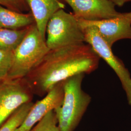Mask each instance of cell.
<instances>
[{"label": "cell", "instance_id": "obj_2", "mask_svg": "<svg viewBox=\"0 0 131 131\" xmlns=\"http://www.w3.org/2000/svg\"><path fill=\"white\" fill-rule=\"evenodd\" d=\"M84 74H79L64 81V99L61 106L54 110L61 131H74L91 101L82 89Z\"/></svg>", "mask_w": 131, "mask_h": 131}, {"label": "cell", "instance_id": "obj_3", "mask_svg": "<svg viewBox=\"0 0 131 131\" xmlns=\"http://www.w3.org/2000/svg\"><path fill=\"white\" fill-rule=\"evenodd\" d=\"M50 50L46 39L42 37L35 23L31 25L23 40L13 52L8 78H25L42 61Z\"/></svg>", "mask_w": 131, "mask_h": 131}, {"label": "cell", "instance_id": "obj_14", "mask_svg": "<svg viewBox=\"0 0 131 131\" xmlns=\"http://www.w3.org/2000/svg\"><path fill=\"white\" fill-rule=\"evenodd\" d=\"M30 131H61L54 111L48 113Z\"/></svg>", "mask_w": 131, "mask_h": 131}, {"label": "cell", "instance_id": "obj_7", "mask_svg": "<svg viewBox=\"0 0 131 131\" xmlns=\"http://www.w3.org/2000/svg\"><path fill=\"white\" fill-rule=\"evenodd\" d=\"M82 28L95 26L111 47L122 39H131V11L121 13L117 17L97 21L78 19Z\"/></svg>", "mask_w": 131, "mask_h": 131}, {"label": "cell", "instance_id": "obj_13", "mask_svg": "<svg viewBox=\"0 0 131 131\" xmlns=\"http://www.w3.org/2000/svg\"><path fill=\"white\" fill-rule=\"evenodd\" d=\"M34 104L31 102L18 108L0 127V131H16L23 122Z\"/></svg>", "mask_w": 131, "mask_h": 131}, {"label": "cell", "instance_id": "obj_15", "mask_svg": "<svg viewBox=\"0 0 131 131\" xmlns=\"http://www.w3.org/2000/svg\"><path fill=\"white\" fill-rule=\"evenodd\" d=\"M13 57V52L0 51V81L8 78Z\"/></svg>", "mask_w": 131, "mask_h": 131}, {"label": "cell", "instance_id": "obj_12", "mask_svg": "<svg viewBox=\"0 0 131 131\" xmlns=\"http://www.w3.org/2000/svg\"><path fill=\"white\" fill-rule=\"evenodd\" d=\"M30 26L17 30L0 28V51L14 52L23 40Z\"/></svg>", "mask_w": 131, "mask_h": 131}, {"label": "cell", "instance_id": "obj_6", "mask_svg": "<svg viewBox=\"0 0 131 131\" xmlns=\"http://www.w3.org/2000/svg\"><path fill=\"white\" fill-rule=\"evenodd\" d=\"M34 95L24 78L0 81V127L18 108L32 102Z\"/></svg>", "mask_w": 131, "mask_h": 131}, {"label": "cell", "instance_id": "obj_8", "mask_svg": "<svg viewBox=\"0 0 131 131\" xmlns=\"http://www.w3.org/2000/svg\"><path fill=\"white\" fill-rule=\"evenodd\" d=\"M70 6L77 19L97 21L114 18L121 13L109 0H62Z\"/></svg>", "mask_w": 131, "mask_h": 131}, {"label": "cell", "instance_id": "obj_5", "mask_svg": "<svg viewBox=\"0 0 131 131\" xmlns=\"http://www.w3.org/2000/svg\"><path fill=\"white\" fill-rule=\"evenodd\" d=\"M85 42L92 47L94 51L103 58L115 72L124 90L128 103L131 107V76L129 70L121 59L116 56L107 42L103 39L95 26L83 27Z\"/></svg>", "mask_w": 131, "mask_h": 131}, {"label": "cell", "instance_id": "obj_17", "mask_svg": "<svg viewBox=\"0 0 131 131\" xmlns=\"http://www.w3.org/2000/svg\"><path fill=\"white\" fill-rule=\"evenodd\" d=\"M113 3L116 6L122 7L127 3L131 2V0H109Z\"/></svg>", "mask_w": 131, "mask_h": 131}, {"label": "cell", "instance_id": "obj_1", "mask_svg": "<svg viewBox=\"0 0 131 131\" xmlns=\"http://www.w3.org/2000/svg\"><path fill=\"white\" fill-rule=\"evenodd\" d=\"M100 57L89 44L50 50L24 78L34 95L45 96L58 83L74 75L97 70Z\"/></svg>", "mask_w": 131, "mask_h": 131}, {"label": "cell", "instance_id": "obj_11", "mask_svg": "<svg viewBox=\"0 0 131 131\" xmlns=\"http://www.w3.org/2000/svg\"><path fill=\"white\" fill-rule=\"evenodd\" d=\"M0 5V28L17 30L35 24L32 14H23Z\"/></svg>", "mask_w": 131, "mask_h": 131}, {"label": "cell", "instance_id": "obj_18", "mask_svg": "<svg viewBox=\"0 0 131 131\" xmlns=\"http://www.w3.org/2000/svg\"><path fill=\"white\" fill-rule=\"evenodd\" d=\"M19 2H20V1H23V0H18Z\"/></svg>", "mask_w": 131, "mask_h": 131}, {"label": "cell", "instance_id": "obj_16", "mask_svg": "<svg viewBox=\"0 0 131 131\" xmlns=\"http://www.w3.org/2000/svg\"><path fill=\"white\" fill-rule=\"evenodd\" d=\"M19 2L18 0H0V5L10 9L19 12Z\"/></svg>", "mask_w": 131, "mask_h": 131}, {"label": "cell", "instance_id": "obj_10", "mask_svg": "<svg viewBox=\"0 0 131 131\" xmlns=\"http://www.w3.org/2000/svg\"><path fill=\"white\" fill-rule=\"evenodd\" d=\"M32 11L38 30L45 38L47 24L52 16L58 10L64 9L62 0H25Z\"/></svg>", "mask_w": 131, "mask_h": 131}, {"label": "cell", "instance_id": "obj_4", "mask_svg": "<svg viewBox=\"0 0 131 131\" xmlns=\"http://www.w3.org/2000/svg\"><path fill=\"white\" fill-rule=\"evenodd\" d=\"M46 33V42L50 50L84 43L83 28L72 13L58 10L50 19Z\"/></svg>", "mask_w": 131, "mask_h": 131}, {"label": "cell", "instance_id": "obj_9", "mask_svg": "<svg viewBox=\"0 0 131 131\" xmlns=\"http://www.w3.org/2000/svg\"><path fill=\"white\" fill-rule=\"evenodd\" d=\"M64 81L56 84L43 98L34 103L23 122L15 131H31L48 113L61 106L64 95Z\"/></svg>", "mask_w": 131, "mask_h": 131}]
</instances>
